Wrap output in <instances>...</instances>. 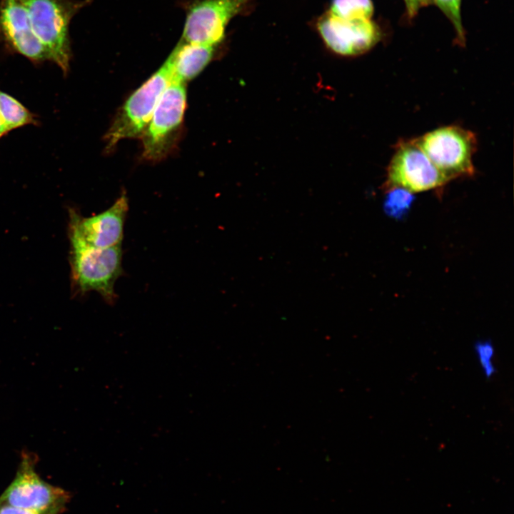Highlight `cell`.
Wrapping results in <instances>:
<instances>
[{
  "label": "cell",
  "mask_w": 514,
  "mask_h": 514,
  "mask_svg": "<svg viewBox=\"0 0 514 514\" xmlns=\"http://www.w3.org/2000/svg\"><path fill=\"white\" fill-rule=\"evenodd\" d=\"M421 149L450 181L473 176V156L477 149L475 133L458 126L435 128L416 138Z\"/></svg>",
  "instance_id": "3"
},
{
  "label": "cell",
  "mask_w": 514,
  "mask_h": 514,
  "mask_svg": "<svg viewBox=\"0 0 514 514\" xmlns=\"http://www.w3.org/2000/svg\"><path fill=\"white\" fill-rule=\"evenodd\" d=\"M0 44L34 64L50 61L32 29L22 0H0Z\"/></svg>",
  "instance_id": "11"
},
{
  "label": "cell",
  "mask_w": 514,
  "mask_h": 514,
  "mask_svg": "<svg viewBox=\"0 0 514 514\" xmlns=\"http://www.w3.org/2000/svg\"><path fill=\"white\" fill-rule=\"evenodd\" d=\"M474 349L485 376L490 378L496 372L493 362L495 349L492 342L488 340L478 341L475 342Z\"/></svg>",
  "instance_id": "16"
},
{
  "label": "cell",
  "mask_w": 514,
  "mask_h": 514,
  "mask_svg": "<svg viewBox=\"0 0 514 514\" xmlns=\"http://www.w3.org/2000/svg\"><path fill=\"white\" fill-rule=\"evenodd\" d=\"M448 181L415 138L396 144L383 186L386 190L399 187L413 193L440 188Z\"/></svg>",
  "instance_id": "6"
},
{
  "label": "cell",
  "mask_w": 514,
  "mask_h": 514,
  "mask_svg": "<svg viewBox=\"0 0 514 514\" xmlns=\"http://www.w3.org/2000/svg\"><path fill=\"white\" fill-rule=\"evenodd\" d=\"M328 11L347 20L371 19L373 5L371 0H332Z\"/></svg>",
  "instance_id": "14"
},
{
  "label": "cell",
  "mask_w": 514,
  "mask_h": 514,
  "mask_svg": "<svg viewBox=\"0 0 514 514\" xmlns=\"http://www.w3.org/2000/svg\"><path fill=\"white\" fill-rule=\"evenodd\" d=\"M173 76L170 56L163 65L124 102L105 135L106 148L111 150L124 138L141 137Z\"/></svg>",
  "instance_id": "2"
},
{
  "label": "cell",
  "mask_w": 514,
  "mask_h": 514,
  "mask_svg": "<svg viewBox=\"0 0 514 514\" xmlns=\"http://www.w3.org/2000/svg\"><path fill=\"white\" fill-rule=\"evenodd\" d=\"M317 29L326 45L343 56H356L369 51L378 42L380 32L371 19L347 20L327 11L317 21Z\"/></svg>",
  "instance_id": "10"
},
{
  "label": "cell",
  "mask_w": 514,
  "mask_h": 514,
  "mask_svg": "<svg viewBox=\"0 0 514 514\" xmlns=\"http://www.w3.org/2000/svg\"><path fill=\"white\" fill-rule=\"evenodd\" d=\"M128 210V198L124 193L110 208L96 216L84 218L76 211H71V243L98 248L121 244Z\"/></svg>",
  "instance_id": "9"
},
{
  "label": "cell",
  "mask_w": 514,
  "mask_h": 514,
  "mask_svg": "<svg viewBox=\"0 0 514 514\" xmlns=\"http://www.w3.org/2000/svg\"><path fill=\"white\" fill-rule=\"evenodd\" d=\"M0 113L9 131L28 125H38L36 115L20 101L0 90Z\"/></svg>",
  "instance_id": "13"
},
{
  "label": "cell",
  "mask_w": 514,
  "mask_h": 514,
  "mask_svg": "<svg viewBox=\"0 0 514 514\" xmlns=\"http://www.w3.org/2000/svg\"><path fill=\"white\" fill-rule=\"evenodd\" d=\"M429 0H404L410 17L415 16L420 7L428 4Z\"/></svg>",
  "instance_id": "19"
},
{
  "label": "cell",
  "mask_w": 514,
  "mask_h": 514,
  "mask_svg": "<svg viewBox=\"0 0 514 514\" xmlns=\"http://www.w3.org/2000/svg\"><path fill=\"white\" fill-rule=\"evenodd\" d=\"M186 106V84L171 80L141 136L146 159L158 161L171 152L182 126Z\"/></svg>",
  "instance_id": "4"
},
{
  "label": "cell",
  "mask_w": 514,
  "mask_h": 514,
  "mask_svg": "<svg viewBox=\"0 0 514 514\" xmlns=\"http://www.w3.org/2000/svg\"><path fill=\"white\" fill-rule=\"evenodd\" d=\"M34 33L64 75L72 56L69 26L89 0H22Z\"/></svg>",
  "instance_id": "1"
},
{
  "label": "cell",
  "mask_w": 514,
  "mask_h": 514,
  "mask_svg": "<svg viewBox=\"0 0 514 514\" xmlns=\"http://www.w3.org/2000/svg\"><path fill=\"white\" fill-rule=\"evenodd\" d=\"M35 457L24 453L17 473L0 498V504L60 513L70 499L64 490L44 481L36 473Z\"/></svg>",
  "instance_id": "8"
},
{
  "label": "cell",
  "mask_w": 514,
  "mask_h": 514,
  "mask_svg": "<svg viewBox=\"0 0 514 514\" xmlns=\"http://www.w3.org/2000/svg\"><path fill=\"white\" fill-rule=\"evenodd\" d=\"M9 132L0 113V138Z\"/></svg>",
  "instance_id": "20"
},
{
  "label": "cell",
  "mask_w": 514,
  "mask_h": 514,
  "mask_svg": "<svg viewBox=\"0 0 514 514\" xmlns=\"http://www.w3.org/2000/svg\"><path fill=\"white\" fill-rule=\"evenodd\" d=\"M71 245L73 277L80 291H95L107 303H114L115 283L122 272L121 244L106 248Z\"/></svg>",
  "instance_id": "5"
},
{
  "label": "cell",
  "mask_w": 514,
  "mask_h": 514,
  "mask_svg": "<svg viewBox=\"0 0 514 514\" xmlns=\"http://www.w3.org/2000/svg\"><path fill=\"white\" fill-rule=\"evenodd\" d=\"M0 514H59L52 511H39L0 504Z\"/></svg>",
  "instance_id": "18"
},
{
  "label": "cell",
  "mask_w": 514,
  "mask_h": 514,
  "mask_svg": "<svg viewBox=\"0 0 514 514\" xmlns=\"http://www.w3.org/2000/svg\"><path fill=\"white\" fill-rule=\"evenodd\" d=\"M215 47L181 40L170 54L172 61V80L185 83L196 77L214 56Z\"/></svg>",
  "instance_id": "12"
},
{
  "label": "cell",
  "mask_w": 514,
  "mask_h": 514,
  "mask_svg": "<svg viewBox=\"0 0 514 514\" xmlns=\"http://www.w3.org/2000/svg\"><path fill=\"white\" fill-rule=\"evenodd\" d=\"M435 4L454 26L459 39L463 41L464 32L460 16L461 0H434Z\"/></svg>",
  "instance_id": "17"
},
{
  "label": "cell",
  "mask_w": 514,
  "mask_h": 514,
  "mask_svg": "<svg viewBox=\"0 0 514 514\" xmlns=\"http://www.w3.org/2000/svg\"><path fill=\"white\" fill-rule=\"evenodd\" d=\"M383 203L384 211L390 217L400 218L409 211L414 201L413 193L399 187L387 189Z\"/></svg>",
  "instance_id": "15"
},
{
  "label": "cell",
  "mask_w": 514,
  "mask_h": 514,
  "mask_svg": "<svg viewBox=\"0 0 514 514\" xmlns=\"http://www.w3.org/2000/svg\"><path fill=\"white\" fill-rule=\"evenodd\" d=\"M251 0H188L184 4L186 19L180 40L218 46L224 39L229 21L244 11Z\"/></svg>",
  "instance_id": "7"
}]
</instances>
